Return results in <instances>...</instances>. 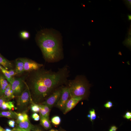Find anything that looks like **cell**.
<instances>
[{
  "label": "cell",
  "instance_id": "cell-38",
  "mask_svg": "<svg viewBox=\"0 0 131 131\" xmlns=\"http://www.w3.org/2000/svg\"><path fill=\"white\" fill-rule=\"evenodd\" d=\"M49 131H56L55 130L53 129H51Z\"/></svg>",
  "mask_w": 131,
  "mask_h": 131
},
{
  "label": "cell",
  "instance_id": "cell-26",
  "mask_svg": "<svg viewBox=\"0 0 131 131\" xmlns=\"http://www.w3.org/2000/svg\"><path fill=\"white\" fill-rule=\"evenodd\" d=\"M15 122L14 119H12L8 121V123L9 126L12 127L14 128L15 126Z\"/></svg>",
  "mask_w": 131,
  "mask_h": 131
},
{
  "label": "cell",
  "instance_id": "cell-30",
  "mask_svg": "<svg viewBox=\"0 0 131 131\" xmlns=\"http://www.w3.org/2000/svg\"><path fill=\"white\" fill-rule=\"evenodd\" d=\"M123 117L124 118L128 119H130L131 118V112H127Z\"/></svg>",
  "mask_w": 131,
  "mask_h": 131
},
{
  "label": "cell",
  "instance_id": "cell-20",
  "mask_svg": "<svg viewBox=\"0 0 131 131\" xmlns=\"http://www.w3.org/2000/svg\"><path fill=\"white\" fill-rule=\"evenodd\" d=\"M1 70L7 80L10 84L12 82L13 77L8 73V70L0 65Z\"/></svg>",
  "mask_w": 131,
  "mask_h": 131
},
{
  "label": "cell",
  "instance_id": "cell-15",
  "mask_svg": "<svg viewBox=\"0 0 131 131\" xmlns=\"http://www.w3.org/2000/svg\"><path fill=\"white\" fill-rule=\"evenodd\" d=\"M0 65H2L5 69L7 70L13 67L11 63L5 59L0 54Z\"/></svg>",
  "mask_w": 131,
  "mask_h": 131
},
{
  "label": "cell",
  "instance_id": "cell-36",
  "mask_svg": "<svg viewBox=\"0 0 131 131\" xmlns=\"http://www.w3.org/2000/svg\"><path fill=\"white\" fill-rule=\"evenodd\" d=\"M128 19L129 20H131V15H128Z\"/></svg>",
  "mask_w": 131,
  "mask_h": 131
},
{
  "label": "cell",
  "instance_id": "cell-6",
  "mask_svg": "<svg viewBox=\"0 0 131 131\" xmlns=\"http://www.w3.org/2000/svg\"><path fill=\"white\" fill-rule=\"evenodd\" d=\"M70 97L68 87H62L59 99L56 103V106L62 109H64Z\"/></svg>",
  "mask_w": 131,
  "mask_h": 131
},
{
  "label": "cell",
  "instance_id": "cell-28",
  "mask_svg": "<svg viewBox=\"0 0 131 131\" xmlns=\"http://www.w3.org/2000/svg\"><path fill=\"white\" fill-rule=\"evenodd\" d=\"M104 106L106 108H109L113 106V104L111 101H108L104 104Z\"/></svg>",
  "mask_w": 131,
  "mask_h": 131
},
{
  "label": "cell",
  "instance_id": "cell-3",
  "mask_svg": "<svg viewBox=\"0 0 131 131\" xmlns=\"http://www.w3.org/2000/svg\"><path fill=\"white\" fill-rule=\"evenodd\" d=\"M67 83L70 98H78L82 100L87 97L90 85L84 76H77L74 80L68 81Z\"/></svg>",
  "mask_w": 131,
  "mask_h": 131
},
{
  "label": "cell",
  "instance_id": "cell-17",
  "mask_svg": "<svg viewBox=\"0 0 131 131\" xmlns=\"http://www.w3.org/2000/svg\"><path fill=\"white\" fill-rule=\"evenodd\" d=\"M0 117H5L13 119H16V115L15 112L11 110L0 112Z\"/></svg>",
  "mask_w": 131,
  "mask_h": 131
},
{
  "label": "cell",
  "instance_id": "cell-8",
  "mask_svg": "<svg viewBox=\"0 0 131 131\" xmlns=\"http://www.w3.org/2000/svg\"><path fill=\"white\" fill-rule=\"evenodd\" d=\"M20 59L24 63L25 71L37 70L43 66L42 64L38 63L32 60L25 58Z\"/></svg>",
  "mask_w": 131,
  "mask_h": 131
},
{
  "label": "cell",
  "instance_id": "cell-25",
  "mask_svg": "<svg viewBox=\"0 0 131 131\" xmlns=\"http://www.w3.org/2000/svg\"><path fill=\"white\" fill-rule=\"evenodd\" d=\"M32 118L36 121H37L40 119V116L37 114L34 113L32 115Z\"/></svg>",
  "mask_w": 131,
  "mask_h": 131
},
{
  "label": "cell",
  "instance_id": "cell-19",
  "mask_svg": "<svg viewBox=\"0 0 131 131\" xmlns=\"http://www.w3.org/2000/svg\"><path fill=\"white\" fill-rule=\"evenodd\" d=\"M17 109V107L15 106L13 102L8 101L4 103L1 110H4L8 109L9 110H11L14 109L16 110Z\"/></svg>",
  "mask_w": 131,
  "mask_h": 131
},
{
  "label": "cell",
  "instance_id": "cell-16",
  "mask_svg": "<svg viewBox=\"0 0 131 131\" xmlns=\"http://www.w3.org/2000/svg\"><path fill=\"white\" fill-rule=\"evenodd\" d=\"M40 116L41 124L46 130L50 129L51 125L49 119L41 115H40Z\"/></svg>",
  "mask_w": 131,
  "mask_h": 131
},
{
  "label": "cell",
  "instance_id": "cell-12",
  "mask_svg": "<svg viewBox=\"0 0 131 131\" xmlns=\"http://www.w3.org/2000/svg\"><path fill=\"white\" fill-rule=\"evenodd\" d=\"M40 107V115L49 119V115L50 111V108L47 105L41 104H39Z\"/></svg>",
  "mask_w": 131,
  "mask_h": 131
},
{
  "label": "cell",
  "instance_id": "cell-14",
  "mask_svg": "<svg viewBox=\"0 0 131 131\" xmlns=\"http://www.w3.org/2000/svg\"><path fill=\"white\" fill-rule=\"evenodd\" d=\"M15 71L17 74L22 73L25 71L24 63L20 58L16 60Z\"/></svg>",
  "mask_w": 131,
  "mask_h": 131
},
{
  "label": "cell",
  "instance_id": "cell-5",
  "mask_svg": "<svg viewBox=\"0 0 131 131\" xmlns=\"http://www.w3.org/2000/svg\"><path fill=\"white\" fill-rule=\"evenodd\" d=\"M62 87L56 89L49 97L40 104L46 105L50 108L57 103L60 98Z\"/></svg>",
  "mask_w": 131,
  "mask_h": 131
},
{
  "label": "cell",
  "instance_id": "cell-1",
  "mask_svg": "<svg viewBox=\"0 0 131 131\" xmlns=\"http://www.w3.org/2000/svg\"><path fill=\"white\" fill-rule=\"evenodd\" d=\"M34 74L31 82V89L35 100L46 98L57 87L67 83L69 71L65 66L56 72L50 70H39Z\"/></svg>",
  "mask_w": 131,
  "mask_h": 131
},
{
  "label": "cell",
  "instance_id": "cell-33",
  "mask_svg": "<svg viewBox=\"0 0 131 131\" xmlns=\"http://www.w3.org/2000/svg\"><path fill=\"white\" fill-rule=\"evenodd\" d=\"M16 129L18 131H30L22 129H21L19 128L18 127H16L15 128H14Z\"/></svg>",
  "mask_w": 131,
  "mask_h": 131
},
{
  "label": "cell",
  "instance_id": "cell-7",
  "mask_svg": "<svg viewBox=\"0 0 131 131\" xmlns=\"http://www.w3.org/2000/svg\"><path fill=\"white\" fill-rule=\"evenodd\" d=\"M14 95L15 97L20 95L24 91V82L20 78L16 79L13 77L10 83Z\"/></svg>",
  "mask_w": 131,
  "mask_h": 131
},
{
  "label": "cell",
  "instance_id": "cell-34",
  "mask_svg": "<svg viewBox=\"0 0 131 131\" xmlns=\"http://www.w3.org/2000/svg\"><path fill=\"white\" fill-rule=\"evenodd\" d=\"M5 131H11L12 130L8 128H7L5 129Z\"/></svg>",
  "mask_w": 131,
  "mask_h": 131
},
{
  "label": "cell",
  "instance_id": "cell-37",
  "mask_svg": "<svg viewBox=\"0 0 131 131\" xmlns=\"http://www.w3.org/2000/svg\"><path fill=\"white\" fill-rule=\"evenodd\" d=\"M11 131H18L15 128H13V129Z\"/></svg>",
  "mask_w": 131,
  "mask_h": 131
},
{
  "label": "cell",
  "instance_id": "cell-21",
  "mask_svg": "<svg viewBox=\"0 0 131 131\" xmlns=\"http://www.w3.org/2000/svg\"><path fill=\"white\" fill-rule=\"evenodd\" d=\"M51 121L53 124L55 125H58L61 122V119L59 116H56L52 118Z\"/></svg>",
  "mask_w": 131,
  "mask_h": 131
},
{
  "label": "cell",
  "instance_id": "cell-40",
  "mask_svg": "<svg viewBox=\"0 0 131 131\" xmlns=\"http://www.w3.org/2000/svg\"><path fill=\"white\" fill-rule=\"evenodd\" d=\"M60 131H66L63 130H61Z\"/></svg>",
  "mask_w": 131,
  "mask_h": 131
},
{
  "label": "cell",
  "instance_id": "cell-10",
  "mask_svg": "<svg viewBox=\"0 0 131 131\" xmlns=\"http://www.w3.org/2000/svg\"><path fill=\"white\" fill-rule=\"evenodd\" d=\"M16 127L23 129L31 131L35 126L32 124L29 120L24 122H19L16 121Z\"/></svg>",
  "mask_w": 131,
  "mask_h": 131
},
{
  "label": "cell",
  "instance_id": "cell-39",
  "mask_svg": "<svg viewBox=\"0 0 131 131\" xmlns=\"http://www.w3.org/2000/svg\"><path fill=\"white\" fill-rule=\"evenodd\" d=\"M87 116L88 117V118H89L90 117V114H89V115H87Z\"/></svg>",
  "mask_w": 131,
  "mask_h": 131
},
{
  "label": "cell",
  "instance_id": "cell-42",
  "mask_svg": "<svg viewBox=\"0 0 131 131\" xmlns=\"http://www.w3.org/2000/svg\"><path fill=\"white\" fill-rule=\"evenodd\" d=\"M0 70H1V69H0Z\"/></svg>",
  "mask_w": 131,
  "mask_h": 131
},
{
  "label": "cell",
  "instance_id": "cell-9",
  "mask_svg": "<svg viewBox=\"0 0 131 131\" xmlns=\"http://www.w3.org/2000/svg\"><path fill=\"white\" fill-rule=\"evenodd\" d=\"M82 100L79 98H70L67 102L64 109V114H66L73 108L79 102Z\"/></svg>",
  "mask_w": 131,
  "mask_h": 131
},
{
  "label": "cell",
  "instance_id": "cell-41",
  "mask_svg": "<svg viewBox=\"0 0 131 131\" xmlns=\"http://www.w3.org/2000/svg\"><path fill=\"white\" fill-rule=\"evenodd\" d=\"M92 22H93V21L92 20Z\"/></svg>",
  "mask_w": 131,
  "mask_h": 131
},
{
  "label": "cell",
  "instance_id": "cell-2",
  "mask_svg": "<svg viewBox=\"0 0 131 131\" xmlns=\"http://www.w3.org/2000/svg\"><path fill=\"white\" fill-rule=\"evenodd\" d=\"M36 40L46 61L55 62L63 59L61 38L57 32L52 29L42 30L38 34Z\"/></svg>",
  "mask_w": 131,
  "mask_h": 131
},
{
  "label": "cell",
  "instance_id": "cell-29",
  "mask_svg": "<svg viewBox=\"0 0 131 131\" xmlns=\"http://www.w3.org/2000/svg\"><path fill=\"white\" fill-rule=\"evenodd\" d=\"M8 72L9 75L12 77L14 76L17 74L15 70L11 69L9 70H8Z\"/></svg>",
  "mask_w": 131,
  "mask_h": 131
},
{
  "label": "cell",
  "instance_id": "cell-22",
  "mask_svg": "<svg viewBox=\"0 0 131 131\" xmlns=\"http://www.w3.org/2000/svg\"><path fill=\"white\" fill-rule=\"evenodd\" d=\"M31 111L34 113H37L39 112L40 107L39 104L34 103L33 101L31 103Z\"/></svg>",
  "mask_w": 131,
  "mask_h": 131
},
{
  "label": "cell",
  "instance_id": "cell-24",
  "mask_svg": "<svg viewBox=\"0 0 131 131\" xmlns=\"http://www.w3.org/2000/svg\"><path fill=\"white\" fill-rule=\"evenodd\" d=\"M89 113L90 115V120L91 122H93V121L96 119L97 117L95 110L94 109H92L89 111Z\"/></svg>",
  "mask_w": 131,
  "mask_h": 131
},
{
  "label": "cell",
  "instance_id": "cell-13",
  "mask_svg": "<svg viewBox=\"0 0 131 131\" xmlns=\"http://www.w3.org/2000/svg\"><path fill=\"white\" fill-rule=\"evenodd\" d=\"M8 83L4 76L0 75V98L3 95L5 90Z\"/></svg>",
  "mask_w": 131,
  "mask_h": 131
},
{
  "label": "cell",
  "instance_id": "cell-27",
  "mask_svg": "<svg viewBox=\"0 0 131 131\" xmlns=\"http://www.w3.org/2000/svg\"><path fill=\"white\" fill-rule=\"evenodd\" d=\"M7 101L3 96L0 98V109H1L3 104L5 102Z\"/></svg>",
  "mask_w": 131,
  "mask_h": 131
},
{
  "label": "cell",
  "instance_id": "cell-35",
  "mask_svg": "<svg viewBox=\"0 0 131 131\" xmlns=\"http://www.w3.org/2000/svg\"><path fill=\"white\" fill-rule=\"evenodd\" d=\"M0 131H5V130L3 129L0 125Z\"/></svg>",
  "mask_w": 131,
  "mask_h": 131
},
{
  "label": "cell",
  "instance_id": "cell-32",
  "mask_svg": "<svg viewBox=\"0 0 131 131\" xmlns=\"http://www.w3.org/2000/svg\"><path fill=\"white\" fill-rule=\"evenodd\" d=\"M118 128L115 126H113L111 127L109 131H116Z\"/></svg>",
  "mask_w": 131,
  "mask_h": 131
},
{
  "label": "cell",
  "instance_id": "cell-11",
  "mask_svg": "<svg viewBox=\"0 0 131 131\" xmlns=\"http://www.w3.org/2000/svg\"><path fill=\"white\" fill-rule=\"evenodd\" d=\"M3 96L7 101L14 99L15 96L14 95L11 85L8 83L4 91Z\"/></svg>",
  "mask_w": 131,
  "mask_h": 131
},
{
  "label": "cell",
  "instance_id": "cell-4",
  "mask_svg": "<svg viewBox=\"0 0 131 131\" xmlns=\"http://www.w3.org/2000/svg\"><path fill=\"white\" fill-rule=\"evenodd\" d=\"M16 97L17 106L20 110L26 109L29 104L33 101L27 86L20 95Z\"/></svg>",
  "mask_w": 131,
  "mask_h": 131
},
{
  "label": "cell",
  "instance_id": "cell-18",
  "mask_svg": "<svg viewBox=\"0 0 131 131\" xmlns=\"http://www.w3.org/2000/svg\"><path fill=\"white\" fill-rule=\"evenodd\" d=\"M15 112L16 115V120L23 122L29 120L28 115L25 112Z\"/></svg>",
  "mask_w": 131,
  "mask_h": 131
},
{
  "label": "cell",
  "instance_id": "cell-31",
  "mask_svg": "<svg viewBox=\"0 0 131 131\" xmlns=\"http://www.w3.org/2000/svg\"><path fill=\"white\" fill-rule=\"evenodd\" d=\"M31 131H42L39 127L35 126L34 128Z\"/></svg>",
  "mask_w": 131,
  "mask_h": 131
},
{
  "label": "cell",
  "instance_id": "cell-23",
  "mask_svg": "<svg viewBox=\"0 0 131 131\" xmlns=\"http://www.w3.org/2000/svg\"><path fill=\"white\" fill-rule=\"evenodd\" d=\"M20 36L22 39H26L29 38L30 34L28 32L26 31H23L20 32Z\"/></svg>",
  "mask_w": 131,
  "mask_h": 131
}]
</instances>
